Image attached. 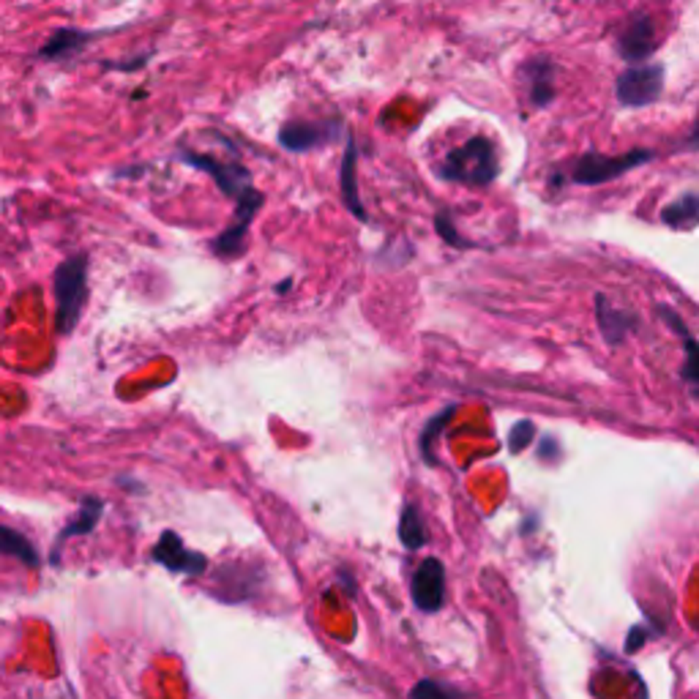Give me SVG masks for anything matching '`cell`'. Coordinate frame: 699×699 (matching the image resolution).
Instances as JSON below:
<instances>
[{"instance_id": "obj_1", "label": "cell", "mask_w": 699, "mask_h": 699, "mask_svg": "<svg viewBox=\"0 0 699 699\" xmlns=\"http://www.w3.org/2000/svg\"><path fill=\"white\" fill-rule=\"evenodd\" d=\"M88 298V257L77 254L63 260L55 271V301H58V330L71 334L77 328Z\"/></svg>"}, {"instance_id": "obj_2", "label": "cell", "mask_w": 699, "mask_h": 699, "mask_svg": "<svg viewBox=\"0 0 699 699\" xmlns=\"http://www.w3.org/2000/svg\"><path fill=\"white\" fill-rule=\"evenodd\" d=\"M446 178L451 180H462V183H489L497 175V162H495V151L492 142L484 137H473L470 142H465L462 148L451 151L446 159Z\"/></svg>"}, {"instance_id": "obj_3", "label": "cell", "mask_w": 699, "mask_h": 699, "mask_svg": "<svg viewBox=\"0 0 699 699\" xmlns=\"http://www.w3.org/2000/svg\"><path fill=\"white\" fill-rule=\"evenodd\" d=\"M664 91V66L639 63L625 68L617 77V101L623 107H645L653 104Z\"/></svg>"}, {"instance_id": "obj_4", "label": "cell", "mask_w": 699, "mask_h": 699, "mask_svg": "<svg viewBox=\"0 0 699 699\" xmlns=\"http://www.w3.org/2000/svg\"><path fill=\"white\" fill-rule=\"evenodd\" d=\"M151 558L156 563H162L167 571L172 574H189V576H197L208 568V558L203 552H192L183 538L175 533V530H164L151 552Z\"/></svg>"}, {"instance_id": "obj_5", "label": "cell", "mask_w": 699, "mask_h": 699, "mask_svg": "<svg viewBox=\"0 0 699 699\" xmlns=\"http://www.w3.org/2000/svg\"><path fill=\"white\" fill-rule=\"evenodd\" d=\"M260 205H263V197H260V192H254V189H249V192H243L238 197L235 222L225 233H218L213 238V243H210L218 257H227V260H230V257H238L243 251V241H246L249 225H251V216L257 213V208H260Z\"/></svg>"}, {"instance_id": "obj_6", "label": "cell", "mask_w": 699, "mask_h": 699, "mask_svg": "<svg viewBox=\"0 0 699 699\" xmlns=\"http://www.w3.org/2000/svg\"><path fill=\"white\" fill-rule=\"evenodd\" d=\"M655 44H658L655 22L647 14L631 17L617 33V52H620V58L631 60V63H642L645 58H650Z\"/></svg>"}, {"instance_id": "obj_7", "label": "cell", "mask_w": 699, "mask_h": 699, "mask_svg": "<svg viewBox=\"0 0 699 699\" xmlns=\"http://www.w3.org/2000/svg\"><path fill=\"white\" fill-rule=\"evenodd\" d=\"M183 162H189L192 167L197 170H205L208 175H213L216 180V187L222 189L225 195L230 197H241L243 192L251 189V183H249V172L241 167V164H233V162H218L213 156H197V154H183Z\"/></svg>"}, {"instance_id": "obj_8", "label": "cell", "mask_w": 699, "mask_h": 699, "mask_svg": "<svg viewBox=\"0 0 699 699\" xmlns=\"http://www.w3.org/2000/svg\"><path fill=\"white\" fill-rule=\"evenodd\" d=\"M650 159V151H631L629 156L620 159H609V156H584L576 164L574 180L576 183H601V180H612L617 175H623L625 170H631L642 162Z\"/></svg>"}, {"instance_id": "obj_9", "label": "cell", "mask_w": 699, "mask_h": 699, "mask_svg": "<svg viewBox=\"0 0 699 699\" xmlns=\"http://www.w3.org/2000/svg\"><path fill=\"white\" fill-rule=\"evenodd\" d=\"M413 599L418 604V609L424 612H437L443 607L446 599V571L443 563L429 558L421 563V568L413 576Z\"/></svg>"}, {"instance_id": "obj_10", "label": "cell", "mask_w": 699, "mask_h": 699, "mask_svg": "<svg viewBox=\"0 0 699 699\" xmlns=\"http://www.w3.org/2000/svg\"><path fill=\"white\" fill-rule=\"evenodd\" d=\"M337 123H287L279 134V142L287 151H312L337 137Z\"/></svg>"}, {"instance_id": "obj_11", "label": "cell", "mask_w": 699, "mask_h": 699, "mask_svg": "<svg viewBox=\"0 0 699 699\" xmlns=\"http://www.w3.org/2000/svg\"><path fill=\"white\" fill-rule=\"evenodd\" d=\"M101 511H104V503L99 497H85L83 505H80V513L75 520H71V525H66L55 541V549H52V563H58V555H60V549L68 538H75V536H88L93 533L96 522L101 520Z\"/></svg>"}, {"instance_id": "obj_12", "label": "cell", "mask_w": 699, "mask_h": 699, "mask_svg": "<svg viewBox=\"0 0 699 699\" xmlns=\"http://www.w3.org/2000/svg\"><path fill=\"white\" fill-rule=\"evenodd\" d=\"M0 555L14 558V560L25 563L28 568L42 566V555L36 552V546L22 533L12 530L9 525H0Z\"/></svg>"}, {"instance_id": "obj_13", "label": "cell", "mask_w": 699, "mask_h": 699, "mask_svg": "<svg viewBox=\"0 0 699 699\" xmlns=\"http://www.w3.org/2000/svg\"><path fill=\"white\" fill-rule=\"evenodd\" d=\"M91 36L80 33V30H58L52 39L42 47V58L47 60H58V58H71L75 52H80L88 44Z\"/></svg>"}, {"instance_id": "obj_14", "label": "cell", "mask_w": 699, "mask_h": 699, "mask_svg": "<svg viewBox=\"0 0 699 699\" xmlns=\"http://www.w3.org/2000/svg\"><path fill=\"white\" fill-rule=\"evenodd\" d=\"M661 218H664V225H670V227H675V230H686V227L699 225V197H696V195L680 197L678 203H672L670 208H664Z\"/></svg>"}, {"instance_id": "obj_15", "label": "cell", "mask_w": 699, "mask_h": 699, "mask_svg": "<svg viewBox=\"0 0 699 699\" xmlns=\"http://www.w3.org/2000/svg\"><path fill=\"white\" fill-rule=\"evenodd\" d=\"M399 538L408 549H418L424 541H426V533L421 528V517L413 505H404L401 511V528H399Z\"/></svg>"}, {"instance_id": "obj_16", "label": "cell", "mask_w": 699, "mask_h": 699, "mask_svg": "<svg viewBox=\"0 0 699 699\" xmlns=\"http://www.w3.org/2000/svg\"><path fill=\"white\" fill-rule=\"evenodd\" d=\"M599 320H601V330L607 334L609 342H617L623 337L625 328H620V325H625V317H623V312H612V306L604 298H599Z\"/></svg>"}, {"instance_id": "obj_17", "label": "cell", "mask_w": 699, "mask_h": 699, "mask_svg": "<svg viewBox=\"0 0 699 699\" xmlns=\"http://www.w3.org/2000/svg\"><path fill=\"white\" fill-rule=\"evenodd\" d=\"M552 66L546 60H538L536 63V71H533V101L536 104H546L552 99Z\"/></svg>"}, {"instance_id": "obj_18", "label": "cell", "mask_w": 699, "mask_h": 699, "mask_svg": "<svg viewBox=\"0 0 699 699\" xmlns=\"http://www.w3.org/2000/svg\"><path fill=\"white\" fill-rule=\"evenodd\" d=\"M530 434H533V426H530L528 421H522V424L517 426V432H511V449H513V451H522V449L528 446Z\"/></svg>"}, {"instance_id": "obj_19", "label": "cell", "mask_w": 699, "mask_h": 699, "mask_svg": "<svg viewBox=\"0 0 699 699\" xmlns=\"http://www.w3.org/2000/svg\"><path fill=\"white\" fill-rule=\"evenodd\" d=\"M413 694L418 696V694H437V696H446V694H451L449 688H443V686H434V683H418L416 688H413Z\"/></svg>"}, {"instance_id": "obj_20", "label": "cell", "mask_w": 699, "mask_h": 699, "mask_svg": "<svg viewBox=\"0 0 699 699\" xmlns=\"http://www.w3.org/2000/svg\"><path fill=\"white\" fill-rule=\"evenodd\" d=\"M694 145H699V123H696V131H694Z\"/></svg>"}]
</instances>
